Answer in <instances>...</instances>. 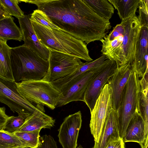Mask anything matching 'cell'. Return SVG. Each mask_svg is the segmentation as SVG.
Returning <instances> with one entry per match:
<instances>
[{"label":"cell","instance_id":"obj_3","mask_svg":"<svg viewBox=\"0 0 148 148\" xmlns=\"http://www.w3.org/2000/svg\"><path fill=\"white\" fill-rule=\"evenodd\" d=\"M34 31L41 43L52 49L90 62L87 45L84 42L60 29H51L31 20Z\"/></svg>","mask_w":148,"mask_h":148},{"label":"cell","instance_id":"obj_9","mask_svg":"<svg viewBox=\"0 0 148 148\" xmlns=\"http://www.w3.org/2000/svg\"><path fill=\"white\" fill-rule=\"evenodd\" d=\"M112 108V90L107 83L103 88L90 112L89 125L95 142H98L104 123Z\"/></svg>","mask_w":148,"mask_h":148},{"label":"cell","instance_id":"obj_1","mask_svg":"<svg viewBox=\"0 0 148 148\" xmlns=\"http://www.w3.org/2000/svg\"><path fill=\"white\" fill-rule=\"evenodd\" d=\"M35 4L59 29L86 45L100 40L111 27L84 0H21Z\"/></svg>","mask_w":148,"mask_h":148},{"label":"cell","instance_id":"obj_21","mask_svg":"<svg viewBox=\"0 0 148 148\" xmlns=\"http://www.w3.org/2000/svg\"><path fill=\"white\" fill-rule=\"evenodd\" d=\"M23 35L20 28L10 16L0 21V39L5 41L13 40L21 41Z\"/></svg>","mask_w":148,"mask_h":148},{"label":"cell","instance_id":"obj_8","mask_svg":"<svg viewBox=\"0 0 148 148\" xmlns=\"http://www.w3.org/2000/svg\"><path fill=\"white\" fill-rule=\"evenodd\" d=\"M0 102L18 115H31L37 110L44 108L43 106L32 103L24 98L18 91L15 82L1 78Z\"/></svg>","mask_w":148,"mask_h":148},{"label":"cell","instance_id":"obj_5","mask_svg":"<svg viewBox=\"0 0 148 148\" xmlns=\"http://www.w3.org/2000/svg\"><path fill=\"white\" fill-rule=\"evenodd\" d=\"M16 83L18 92L30 102L45 106L52 110L56 107L61 93L51 82L42 79Z\"/></svg>","mask_w":148,"mask_h":148},{"label":"cell","instance_id":"obj_28","mask_svg":"<svg viewBox=\"0 0 148 148\" xmlns=\"http://www.w3.org/2000/svg\"><path fill=\"white\" fill-rule=\"evenodd\" d=\"M30 19L49 28L59 29L44 12L37 9L34 10L31 14Z\"/></svg>","mask_w":148,"mask_h":148},{"label":"cell","instance_id":"obj_35","mask_svg":"<svg viewBox=\"0 0 148 148\" xmlns=\"http://www.w3.org/2000/svg\"><path fill=\"white\" fill-rule=\"evenodd\" d=\"M29 148L27 147H21V148Z\"/></svg>","mask_w":148,"mask_h":148},{"label":"cell","instance_id":"obj_6","mask_svg":"<svg viewBox=\"0 0 148 148\" xmlns=\"http://www.w3.org/2000/svg\"><path fill=\"white\" fill-rule=\"evenodd\" d=\"M134 68L125 87L119 112V131L120 138L125 136L128 125L137 109L140 79Z\"/></svg>","mask_w":148,"mask_h":148},{"label":"cell","instance_id":"obj_36","mask_svg":"<svg viewBox=\"0 0 148 148\" xmlns=\"http://www.w3.org/2000/svg\"><path fill=\"white\" fill-rule=\"evenodd\" d=\"M146 148H148V147H147Z\"/></svg>","mask_w":148,"mask_h":148},{"label":"cell","instance_id":"obj_18","mask_svg":"<svg viewBox=\"0 0 148 148\" xmlns=\"http://www.w3.org/2000/svg\"><path fill=\"white\" fill-rule=\"evenodd\" d=\"M44 108L36 110L29 116L22 126L17 132H29L42 128L50 129L54 126L55 121L45 114Z\"/></svg>","mask_w":148,"mask_h":148},{"label":"cell","instance_id":"obj_24","mask_svg":"<svg viewBox=\"0 0 148 148\" xmlns=\"http://www.w3.org/2000/svg\"><path fill=\"white\" fill-rule=\"evenodd\" d=\"M25 147V144L14 134L0 130V148Z\"/></svg>","mask_w":148,"mask_h":148},{"label":"cell","instance_id":"obj_15","mask_svg":"<svg viewBox=\"0 0 148 148\" xmlns=\"http://www.w3.org/2000/svg\"><path fill=\"white\" fill-rule=\"evenodd\" d=\"M148 27H140L136 43L134 69L139 78L148 71Z\"/></svg>","mask_w":148,"mask_h":148},{"label":"cell","instance_id":"obj_31","mask_svg":"<svg viewBox=\"0 0 148 148\" xmlns=\"http://www.w3.org/2000/svg\"><path fill=\"white\" fill-rule=\"evenodd\" d=\"M105 148H125L123 139L110 140Z\"/></svg>","mask_w":148,"mask_h":148},{"label":"cell","instance_id":"obj_7","mask_svg":"<svg viewBox=\"0 0 148 148\" xmlns=\"http://www.w3.org/2000/svg\"><path fill=\"white\" fill-rule=\"evenodd\" d=\"M48 49L49 68L43 80L51 82L64 77L76 71L84 63L74 56Z\"/></svg>","mask_w":148,"mask_h":148},{"label":"cell","instance_id":"obj_27","mask_svg":"<svg viewBox=\"0 0 148 148\" xmlns=\"http://www.w3.org/2000/svg\"><path fill=\"white\" fill-rule=\"evenodd\" d=\"M18 0H0V4L10 15L17 18H23L25 15L18 4Z\"/></svg>","mask_w":148,"mask_h":148},{"label":"cell","instance_id":"obj_23","mask_svg":"<svg viewBox=\"0 0 148 148\" xmlns=\"http://www.w3.org/2000/svg\"><path fill=\"white\" fill-rule=\"evenodd\" d=\"M92 10L101 17L109 20L114 9L108 0H84Z\"/></svg>","mask_w":148,"mask_h":148},{"label":"cell","instance_id":"obj_32","mask_svg":"<svg viewBox=\"0 0 148 148\" xmlns=\"http://www.w3.org/2000/svg\"><path fill=\"white\" fill-rule=\"evenodd\" d=\"M5 110V107H0V130H3L7 120L10 116L6 114Z\"/></svg>","mask_w":148,"mask_h":148},{"label":"cell","instance_id":"obj_4","mask_svg":"<svg viewBox=\"0 0 148 148\" xmlns=\"http://www.w3.org/2000/svg\"><path fill=\"white\" fill-rule=\"evenodd\" d=\"M11 60L16 82L42 80L49 68L48 60L23 45L11 48Z\"/></svg>","mask_w":148,"mask_h":148},{"label":"cell","instance_id":"obj_10","mask_svg":"<svg viewBox=\"0 0 148 148\" xmlns=\"http://www.w3.org/2000/svg\"><path fill=\"white\" fill-rule=\"evenodd\" d=\"M117 68L116 62L108 59L95 73L86 90L84 99L91 112L103 88Z\"/></svg>","mask_w":148,"mask_h":148},{"label":"cell","instance_id":"obj_29","mask_svg":"<svg viewBox=\"0 0 148 148\" xmlns=\"http://www.w3.org/2000/svg\"><path fill=\"white\" fill-rule=\"evenodd\" d=\"M137 18L140 26L148 27V0H140Z\"/></svg>","mask_w":148,"mask_h":148},{"label":"cell","instance_id":"obj_20","mask_svg":"<svg viewBox=\"0 0 148 148\" xmlns=\"http://www.w3.org/2000/svg\"><path fill=\"white\" fill-rule=\"evenodd\" d=\"M6 41L0 39V78L15 82L11 64V50Z\"/></svg>","mask_w":148,"mask_h":148},{"label":"cell","instance_id":"obj_25","mask_svg":"<svg viewBox=\"0 0 148 148\" xmlns=\"http://www.w3.org/2000/svg\"><path fill=\"white\" fill-rule=\"evenodd\" d=\"M40 130L29 132H16L13 133L25 144V147L38 148Z\"/></svg>","mask_w":148,"mask_h":148},{"label":"cell","instance_id":"obj_19","mask_svg":"<svg viewBox=\"0 0 148 148\" xmlns=\"http://www.w3.org/2000/svg\"><path fill=\"white\" fill-rule=\"evenodd\" d=\"M146 73L140 79V89L137 104V110L142 118L145 124V142L147 143L148 138V77Z\"/></svg>","mask_w":148,"mask_h":148},{"label":"cell","instance_id":"obj_30","mask_svg":"<svg viewBox=\"0 0 148 148\" xmlns=\"http://www.w3.org/2000/svg\"><path fill=\"white\" fill-rule=\"evenodd\" d=\"M38 148H58L57 143L50 135L45 134L39 137Z\"/></svg>","mask_w":148,"mask_h":148},{"label":"cell","instance_id":"obj_26","mask_svg":"<svg viewBox=\"0 0 148 148\" xmlns=\"http://www.w3.org/2000/svg\"><path fill=\"white\" fill-rule=\"evenodd\" d=\"M30 115L22 114L18 116H10L7 120L3 130L6 132L13 134L17 132L25 122Z\"/></svg>","mask_w":148,"mask_h":148},{"label":"cell","instance_id":"obj_14","mask_svg":"<svg viewBox=\"0 0 148 148\" xmlns=\"http://www.w3.org/2000/svg\"><path fill=\"white\" fill-rule=\"evenodd\" d=\"M24 42L23 45L28 47L42 58L48 60L49 49L40 42L33 28L30 16L25 15L23 18H18Z\"/></svg>","mask_w":148,"mask_h":148},{"label":"cell","instance_id":"obj_22","mask_svg":"<svg viewBox=\"0 0 148 148\" xmlns=\"http://www.w3.org/2000/svg\"><path fill=\"white\" fill-rule=\"evenodd\" d=\"M116 10L121 21L136 16L140 0H108Z\"/></svg>","mask_w":148,"mask_h":148},{"label":"cell","instance_id":"obj_17","mask_svg":"<svg viewBox=\"0 0 148 148\" xmlns=\"http://www.w3.org/2000/svg\"><path fill=\"white\" fill-rule=\"evenodd\" d=\"M123 140L124 143L136 142L140 145L141 148L148 147V144L145 142L144 123L137 109L128 125Z\"/></svg>","mask_w":148,"mask_h":148},{"label":"cell","instance_id":"obj_2","mask_svg":"<svg viewBox=\"0 0 148 148\" xmlns=\"http://www.w3.org/2000/svg\"><path fill=\"white\" fill-rule=\"evenodd\" d=\"M140 28L136 15L122 21L100 40L102 55L115 61L117 67L126 64L133 66Z\"/></svg>","mask_w":148,"mask_h":148},{"label":"cell","instance_id":"obj_16","mask_svg":"<svg viewBox=\"0 0 148 148\" xmlns=\"http://www.w3.org/2000/svg\"><path fill=\"white\" fill-rule=\"evenodd\" d=\"M119 112L112 108L103 126L98 143L92 148H105L110 140L121 138L119 131Z\"/></svg>","mask_w":148,"mask_h":148},{"label":"cell","instance_id":"obj_11","mask_svg":"<svg viewBox=\"0 0 148 148\" xmlns=\"http://www.w3.org/2000/svg\"><path fill=\"white\" fill-rule=\"evenodd\" d=\"M101 66L82 74L66 85L61 92L56 107L62 106L72 101L84 102L87 87Z\"/></svg>","mask_w":148,"mask_h":148},{"label":"cell","instance_id":"obj_13","mask_svg":"<svg viewBox=\"0 0 148 148\" xmlns=\"http://www.w3.org/2000/svg\"><path fill=\"white\" fill-rule=\"evenodd\" d=\"M133 69V66L126 64L117 67L107 82L112 90V108L119 111L124 89Z\"/></svg>","mask_w":148,"mask_h":148},{"label":"cell","instance_id":"obj_33","mask_svg":"<svg viewBox=\"0 0 148 148\" xmlns=\"http://www.w3.org/2000/svg\"><path fill=\"white\" fill-rule=\"evenodd\" d=\"M10 16L0 4V21Z\"/></svg>","mask_w":148,"mask_h":148},{"label":"cell","instance_id":"obj_34","mask_svg":"<svg viewBox=\"0 0 148 148\" xmlns=\"http://www.w3.org/2000/svg\"><path fill=\"white\" fill-rule=\"evenodd\" d=\"M76 148H83V147L81 145H79V146L77 147Z\"/></svg>","mask_w":148,"mask_h":148},{"label":"cell","instance_id":"obj_12","mask_svg":"<svg viewBox=\"0 0 148 148\" xmlns=\"http://www.w3.org/2000/svg\"><path fill=\"white\" fill-rule=\"evenodd\" d=\"M82 122L80 111L66 117L58 130L59 141L63 148H76Z\"/></svg>","mask_w":148,"mask_h":148}]
</instances>
